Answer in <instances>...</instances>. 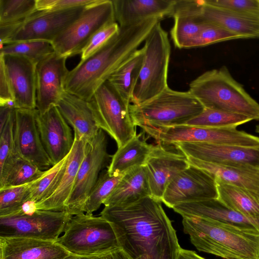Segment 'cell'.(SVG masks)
Returning a JSON list of instances; mask_svg holds the SVG:
<instances>
[{
	"mask_svg": "<svg viewBox=\"0 0 259 259\" xmlns=\"http://www.w3.org/2000/svg\"><path fill=\"white\" fill-rule=\"evenodd\" d=\"M161 202L148 196L126 205L105 206L101 211L131 258L176 259L181 247Z\"/></svg>",
	"mask_w": 259,
	"mask_h": 259,
	"instance_id": "obj_1",
	"label": "cell"
},
{
	"mask_svg": "<svg viewBox=\"0 0 259 259\" xmlns=\"http://www.w3.org/2000/svg\"><path fill=\"white\" fill-rule=\"evenodd\" d=\"M161 19L152 18L119 26L118 31L99 51L69 70L65 91L89 101L96 91L136 51Z\"/></svg>",
	"mask_w": 259,
	"mask_h": 259,
	"instance_id": "obj_2",
	"label": "cell"
},
{
	"mask_svg": "<svg viewBox=\"0 0 259 259\" xmlns=\"http://www.w3.org/2000/svg\"><path fill=\"white\" fill-rule=\"evenodd\" d=\"M182 217L184 232L198 250L223 259H259V232L205 218Z\"/></svg>",
	"mask_w": 259,
	"mask_h": 259,
	"instance_id": "obj_3",
	"label": "cell"
},
{
	"mask_svg": "<svg viewBox=\"0 0 259 259\" xmlns=\"http://www.w3.org/2000/svg\"><path fill=\"white\" fill-rule=\"evenodd\" d=\"M189 91L204 108L259 120V104L234 79L226 66L203 73L190 82Z\"/></svg>",
	"mask_w": 259,
	"mask_h": 259,
	"instance_id": "obj_4",
	"label": "cell"
},
{
	"mask_svg": "<svg viewBox=\"0 0 259 259\" xmlns=\"http://www.w3.org/2000/svg\"><path fill=\"white\" fill-rule=\"evenodd\" d=\"M204 108L189 91L180 92L168 87L145 102L131 104L130 112L136 126L143 129L185 124L200 114Z\"/></svg>",
	"mask_w": 259,
	"mask_h": 259,
	"instance_id": "obj_5",
	"label": "cell"
},
{
	"mask_svg": "<svg viewBox=\"0 0 259 259\" xmlns=\"http://www.w3.org/2000/svg\"><path fill=\"white\" fill-rule=\"evenodd\" d=\"M55 242L70 254L85 257H101L120 248L107 220L84 213L72 215Z\"/></svg>",
	"mask_w": 259,
	"mask_h": 259,
	"instance_id": "obj_6",
	"label": "cell"
},
{
	"mask_svg": "<svg viewBox=\"0 0 259 259\" xmlns=\"http://www.w3.org/2000/svg\"><path fill=\"white\" fill-rule=\"evenodd\" d=\"M145 57L131 100L138 105L156 97L168 86L170 44L160 21L153 27L144 41Z\"/></svg>",
	"mask_w": 259,
	"mask_h": 259,
	"instance_id": "obj_7",
	"label": "cell"
},
{
	"mask_svg": "<svg viewBox=\"0 0 259 259\" xmlns=\"http://www.w3.org/2000/svg\"><path fill=\"white\" fill-rule=\"evenodd\" d=\"M89 102L98 127L115 141L118 148L137 134L130 112L131 103L108 80L98 88Z\"/></svg>",
	"mask_w": 259,
	"mask_h": 259,
	"instance_id": "obj_8",
	"label": "cell"
},
{
	"mask_svg": "<svg viewBox=\"0 0 259 259\" xmlns=\"http://www.w3.org/2000/svg\"><path fill=\"white\" fill-rule=\"evenodd\" d=\"M111 0H97L85 7L80 16L52 42L58 54L67 57L81 54L92 36L115 22Z\"/></svg>",
	"mask_w": 259,
	"mask_h": 259,
	"instance_id": "obj_9",
	"label": "cell"
},
{
	"mask_svg": "<svg viewBox=\"0 0 259 259\" xmlns=\"http://www.w3.org/2000/svg\"><path fill=\"white\" fill-rule=\"evenodd\" d=\"M142 130L156 142L205 143L259 148V137L239 131L236 127L214 128L182 124Z\"/></svg>",
	"mask_w": 259,
	"mask_h": 259,
	"instance_id": "obj_10",
	"label": "cell"
},
{
	"mask_svg": "<svg viewBox=\"0 0 259 259\" xmlns=\"http://www.w3.org/2000/svg\"><path fill=\"white\" fill-rule=\"evenodd\" d=\"M72 215L67 211L37 209L31 214L0 217V237H22L56 241Z\"/></svg>",
	"mask_w": 259,
	"mask_h": 259,
	"instance_id": "obj_11",
	"label": "cell"
},
{
	"mask_svg": "<svg viewBox=\"0 0 259 259\" xmlns=\"http://www.w3.org/2000/svg\"><path fill=\"white\" fill-rule=\"evenodd\" d=\"M107 144L106 136L101 129L93 139L87 141L84 156L66 204L65 211L71 215L84 213V203L110 157Z\"/></svg>",
	"mask_w": 259,
	"mask_h": 259,
	"instance_id": "obj_12",
	"label": "cell"
},
{
	"mask_svg": "<svg viewBox=\"0 0 259 259\" xmlns=\"http://www.w3.org/2000/svg\"><path fill=\"white\" fill-rule=\"evenodd\" d=\"M189 166L188 156L176 143L156 142L143 165L151 196L161 201L169 183Z\"/></svg>",
	"mask_w": 259,
	"mask_h": 259,
	"instance_id": "obj_13",
	"label": "cell"
},
{
	"mask_svg": "<svg viewBox=\"0 0 259 259\" xmlns=\"http://www.w3.org/2000/svg\"><path fill=\"white\" fill-rule=\"evenodd\" d=\"M218 197L214 177L207 171L190 164L169 183L161 202L172 208L180 203L215 199Z\"/></svg>",
	"mask_w": 259,
	"mask_h": 259,
	"instance_id": "obj_14",
	"label": "cell"
},
{
	"mask_svg": "<svg viewBox=\"0 0 259 259\" xmlns=\"http://www.w3.org/2000/svg\"><path fill=\"white\" fill-rule=\"evenodd\" d=\"M85 7L57 11H36L23 22L10 44L33 40L52 42L80 16Z\"/></svg>",
	"mask_w": 259,
	"mask_h": 259,
	"instance_id": "obj_15",
	"label": "cell"
},
{
	"mask_svg": "<svg viewBox=\"0 0 259 259\" xmlns=\"http://www.w3.org/2000/svg\"><path fill=\"white\" fill-rule=\"evenodd\" d=\"M36 109L16 108L14 125V151L45 171L53 165L42 145L38 130Z\"/></svg>",
	"mask_w": 259,
	"mask_h": 259,
	"instance_id": "obj_16",
	"label": "cell"
},
{
	"mask_svg": "<svg viewBox=\"0 0 259 259\" xmlns=\"http://www.w3.org/2000/svg\"><path fill=\"white\" fill-rule=\"evenodd\" d=\"M67 59L54 52L36 65V109L40 114L56 106L65 91Z\"/></svg>",
	"mask_w": 259,
	"mask_h": 259,
	"instance_id": "obj_17",
	"label": "cell"
},
{
	"mask_svg": "<svg viewBox=\"0 0 259 259\" xmlns=\"http://www.w3.org/2000/svg\"><path fill=\"white\" fill-rule=\"evenodd\" d=\"M36 121L42 145L54 165L72 149L74 139L71 129L56 106L44 114L38 112Z\"/></svg>",
	"mask_w": 259,
	"mask_h": 259,
	"instance_id": "obj_18",
	"label": "cell"
},
{
	"mask_svg": "<svg viewBox=\"0 0 259 259\" xmlns=\"http://www.w3.org/2000/svg\"><path fill=\"white\" fill-rule=\"evenodd\" d=\"M17 108L36 109V64L22 56L0 55Z\"/></svg>",
	"mask_w": 259,
	"mask_h": 259,
	"instance_id": "obj_19",
	"label": "cell"
},
{
	"mask_svg": "<svg viewBox=\"0 0 259 259\" xmlns=\"http://www.w3.org/2000/svg\"><path fill=\"white\" fill-rule=\"evenodd\" d=\"M187 156L218 164L259 166V148L205 143H175Z\"/></svg>",
	"mask_w": 259,
	"mask_h": 259,
	"instance_id": "obj_20",
	"label": "cell"
},
{
	"mask_svg": "<svg viewBox=\"0 0 259 259\" xmlns=\"http://www.w3.org/2000/svg\"><path fill=\"white\" fill-rule=\"evenodd\" d=\"M174 210L183 216H196L228 224L237 228L259 232V218H252L237 212L218 198L182 203Z\"/></svg>",
	"mask_w": 259,
	"mask_h": 259,
	"instance_id": "obj_21",
	"label": "cell"
},
{
	"mask_svg": "<svg viewBox=\"0 0 259 259\" xmlns=\"http://www.w3.org/2000/svg\"><path fill=\"white\" fill-rule=\"evenodd\" d=\"M70 254L55 241L0 237V259H64Z\"/></svg>",
	"mask_w": 259,
	"mask_h": 259,
	"instance_id": "obj_22",
	"label": "cell"
},
{
	"mask_svg": "<svg viewBox=\"0 0 259 259\" xmlns=\"http://www.w3.org/2000/svg\"><path fill=\"white\" fill-rule=\"evenodd\" d=\"M115 21L119 26L152 18L171 17L175 0H112Z\"/></svg>",
	"mask_w": 259,
	"mask_h": 259,
	"instance_id": "obj_23",
	"label": "cell"
},
{
	"mask_svg": "<svg viewBox=\"0 0 259 259\" xmlns=\"http://www.w3.org/2000/svg\"><path fill=\"white\" fill-rule=\"evenodd\" d=\"M56 106L74 131V137L88 141L99 130L89 101L65 91Z\"/></svg>",
	"mask_w": 259,
	"mask_h": 259,
	"instance_id": "obj_24",
	"label": "cell"
},
{
	"mask_svg": "<svg viewBox=\"0 0 259 259\" xmlns=\"http://www.w3.org/2000/svg\"><path fill=\"white\" fill-rule=\"evenodd\" d=\"M74 139V143L69 154L65 172L59 185L49 198L36 203L37 209L65 211L66 203L72 192L77 172L85 151L87 141L75 137Z\"/></svg>",
	"mask_w": 259,
	"mask_h": 259,
	"instance_id": "obj_25",
	"label": "cell"
},
{
	"mask_svg": "<svg viewBox=\"0 0 259 259\" xmlns=\"http://www.w3.org/2000/svg\"><path fill=\"white\" fill-rule=\"evenodd\" d=\"M198 15L202 21L222 27L243 38H259L258 18L208 5L203 0H200Z\"/></svg>",
	"mask_w": 259,
	"mask_h": 259,
	"instance_id": "obj_26",
	"label": "cell"
},
{
	"mask_svg": "<svg viewBox=\"0 0 259 259\" xmlns=\"http://www.w3.org/2000/svg\"><path fill=\"white\" fill-rule=\"evenodd\" d=\"M199 1L175 0L171 17L174 23L170 36L174 45L179 49L186 46L210 24L202 21L198 15Z\"/></svg>",
	"mask_w": 259,
	"mask_h": 259,
	"instance_id": "obj_27",
	"label": "cell"
},
{
	"mask_svg": "<svg viewBox=\"0 0 259 259\" xmlns=\"http://www.w3.org/2000/svg\"><path fill=\"white\" fill-rule=\"evenodd\" d=\"M190 164L212 175L215 181L259 193V166L252 165L218 164L188 156Z\"/></svg>",
	"mask_w": 259,
	"mask_h": 259,
	"instance_id": "obj_28",
	"label": "cell"
},
{
	"mask_svg": "<svg viewBox=\"0 0 259 259\" xmlns=\"http://www.w3.org/2000/svg\"><path fill=\"white\" fill-rule=\"evenodd\" d=\"M148 196H151V192L146 171L143 166H138L124 174L103 204L126 205Z\"/></svg>",
	"mask_w": 259,
	"mask_h": 259,
	"instance_id": "obj_29",
	"label": "cell"
},
{
	"mask_svg": "<svg viewBox=\"0 0 259 259\" xmlns=\"http://www.w3.org/2000/svg\"><path fill=\"white\" fill-rule=\"evenodd\" d=\"M145 134L143 131L117 149L107 170L109 175H123L144 165L153 146L147 143L149 137H146Z\"/></svg>",
	"mask_w": 259,
	"mask_h": 259,
	"instance_id": "obj_30",
	"label": "cell"
},
{
	"mask_svg": "<svg viewBox=\"0 0 259 259\" xmlns=\"http://www.w3.org/2000/svg\"><path fill=\"white\" fill-rule=\"evenodd\" d=\"M218 199L230 208L245 216L259 218V193L217 181Z\"/></svg>",
	"mask_w": 259,
	"mask_h": 259,
	"instance_id": "obj_31",
	"label": "cell"
},
{
	"mask_svg": "<svg viewBox=\"0 0 259 259\" xmlns=\"http://www.w3.org/2000/svg\"><path fill=\"white\" fill-rule=\"evenodd\" d=\"M45 172L13 152L0 167V189L32 183Z\"/></svg>",
	"mask_w": 259,
	"mask_h": 259,
	"instance_id": "obj_32",
	"label": "cell"
},
{
	"mask_svg": "<svg viewBox=\"0 0 259 259\" xmlns=\"http://www.w3.org/2000/svg\"><path fill=\"white\" fill-rule=\"evenodd\" d=\"M145 57L144 48L136 51L113 74L108 81L118 94L131 103Z\"/></svg>",
	"mask_w": 259,
	"mask_h": 259,
	"instance_id": "obj_33",
	"label": "cell"
},
{
	"mask_svg": "<svg viewBox=\"0 0 259 259\" xmlns=\"http://www.w3.org/2000/svg\"><path fill=\"white\" fill-rule=\"evenodd\" d=\"M69 154L46 170L40 178L31 183L28 200L36 203L49 198L57 189L65 172Z\"/></svg>",
	"mask_w": 259,
	"mask_h": 259,
	"instance_id": "obj_34",
	"label": "cell"
},
{
	"mask_svg": "<svg viewBox=\"0 0 259 259\" xmlns=\"http://www.w3.org/2000/svg\"><path fill=\"white\" fill-rule=\"evenodd\" d=\"M252 120L244 115L204 108L200 114L185 124L214 128H233Z\"/></svg>",
	"mask_w": 259,
	"mask_h": 259,
	"instance_id": "obj_35",
	"label": "cell"
},
{
	"mask_svg": "<svg viewBox=\"0 0 259 259\" xmlns=\"http://www.w3.org/2000/svg\"><path fill=\"white\" fill-rule=\"evenodd\" d=\"M55 52L52 43L44 40H26L4 45L0 48V55L24 57L36 64Z\"/></svg>",
	"mask_w": 259,
	"mask_h": 259,
	"instance_id": "obj_36",
	"label": "cell"
},
{
	"mask_svg": "<svg viewBox=\"0 0 259 259\" xmlns=\"http://www.w3.org/2000/svg\"><path fill=\"white\" fill-rule=\"evenodd\" d=\"M123 175H110L107 170L100 174L84 203V213L92 215L98 210L114 190Z\"/></svg>",
	"mask_w": 259,
	"mask_h": 259,
	"instance_id": "obj_37",
	"label": "cell"
},
{
	"mask_svg": "<svg viewBox=\"0 0 259 259\" xmlns=\"http://www.w3.org/2000/svg\"><path fill=\"white\" fill-rule=\"evenodd\" d=\"M36 11V0H0V24L23 22Z\"/></svg>",
	"mask_w": 259,
	"mask_h": 259,
	"instance_id": "obj_38",
	"label": "cell"
},
{
	"mask_svg": "<svg viewBox=\"0 0 259 259\" xmlns=\"http://www.w3.org/2000/svg\"><path fill=\"white\" fill-rule=\"evenodd\" d=\"M31 183L0 189V217L18 212L28 200Z\"/></svg>",
	"mask_w": 259,
	"mask_h": 259,
	"instance_id": "obj_39",
	"label": "cell"
},
{
	"mask_svg": "<svg viewBox=\"0 0 259 259\" xmlns=\"http://www.w3.org/2000/svg\"><path fill=\"white\" fill-rule=\"evenodd\" d=\"M243 38L242 36L210 24L186 47V49L203 47L227 40Z\"/></svg>",
	"mask_w": 259,
	"mask_h": 259,
	"instance_id": "obj_40",
	"label": "cell"
},
{
	"mask_svg": "<svg viewBox=\"0 0 259 259\" xmlns=\"http://www.w3.org/2000/svg\"><path fill=\"white\" fill-rule=\"evenodd\" d=\"M208 5L259 18V0H203Z\"/></svg>",
	"mask_w": 259,
	"mask_h": 259,
	"instance_id": "obj_41",
	"label": "cell"
},
{
	"mask_svg": "<svg viewBox=\"0 0 259 259\" xmlns=\"http://www.w3.org/2000/svg\"><path fill=\"white\" fill-rule=\"evenodd\" d=\"M119 26L116 22L110 24L97 32L91 38L81 52L82 62L94 55L118 31Z\"/></svg>",
	"mask_w": 259,
	"mask_h": 259,
	"instance_id": "obj_42",
	"label": "cell"
},
{
	"mask_svg": "<svg viewBox=\"0 0 259 259\" xmlns=\"http://www.w3.org/2000/svg\"><path fill=\"white\" fill-rule=\"evenodd\" d=\"M15 110H11L4 126L0 128V167L9 156L14 152V125Z\"/></svg>",
	"mask_w": 259,
	"mask_h": 259,
	"instance_id": "obj_43",
	"label": "cell"
},
{
	"mask_svg": "<svg viewBox=\"0 0 259 259\" xmlns=\"http://www.w3.org/2000/svg\"><path fill=\"white\" fill-rule=\"evenodd\" d=\"M97 0H36V10L57 11L84 7Z\"/></svg>",
	"mask_w": 259,
	"mask_h": 259,
	"instance_id": "obj_44",
	"label": "cell"
},
{
	"mask_svg": "<svg viewBox=\"0 0 259 259\" xmlns=\"http://www.w3.org/2000/svg\"><path fill=\"white\" fill-rule=\"evenodd\" d=\"M10 99L14 100V98L3 63L0 60V102Z\"/></svg>",
	"mask_w": 259,
	"mask_h": 259,
	"instance_id": "obj_45",
	"label": "cell"
},
{
	"mask_svg": "<svg viewBox=\"0 0 259 259\" xmlns=\"http://www.w3.org/2000/svg\"><path fill=\"white\" fill-rule=\"evenodd\" d=\"M176 259H206L196 253L195 252L183 249H179Z\"/></svg>",
	"mask_w": 259,
	"mask_h": 259,
	"instance_id": "obj_46",
	"label": "cell"
},
{
	"mask_svg": "<svg viewBox=\"0 0 259 259\" xmlns=\"http://www.w3.org/2000/svg\"><path fill=\"white\" fill-rule=\"evenodd\" d=\"M101 259H132L120 247L101 256Z\"/></svg>",
	"mask_w": 259,
	"mask_h": 259,
	"instance_id": "obj_47",
	"label": "cell"
},
{
	"mask_svg": "<svg viewBox=\"0 0 259 259\" xmlns=\"http://www.w3.org/2000/svg\"><path fill=\"white\" fill-rule=\"evenodd\" d=\"M64 259H101V257L99 256H93V257H85L70 254V255Z\"/></svg>",
	"mask_w": 259,
	"mask_h": 259,
	"instance_id": "obj_48",
	"label": "cell"
},
{
	"mask_svg": "<svg viewBox=\"0 0 259 259\" xmlns=\"http://www.w3.org/2000/svg\"><path fill=\"white\" fill-rule=\"evenodd\" d=\"M256 131L259 134V125L256 126Z\"/></svg>",
	"mask_w": 259,
	"mask_h": 259,
	"instance_id": "obj_49",
	"label": "cell"
},
{
	"mask_svg": "<svg viewBox=\"0 0 259 259\" xmlns=\"http://www.w3.org/2000/svg\"><path fill=\"white\" fill-rule=\"evenodd\" d=\"M137 259H140V258H137Z\"/></svg>",
	"mask_w": 259,
	"mask_h": 259,
	"instance_id": "obj_50",
	"label": "cell"
}]
</instances>
